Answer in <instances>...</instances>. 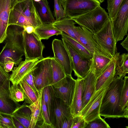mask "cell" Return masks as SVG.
Returning <instances> with one entry per match:
<instances>
[{"mask_svg": "<svg viewBox=\"0 0 128 128\" xmlns=\"http://www.w3.org/2000/svg\"><path fill=\"white\" fill-rule=\"evenodd\" d=\"M124 82L117 76L108 86L103 96L100 114L106 118H128V107L123 110L120 105L121 92Z\"/></svg>", "mask_w": 128, "mask_h": 128, "instance_id": "obj_1", "label": "cell"}, {"mask_svg": "<svg viewBox=\"0 0 128 128\" xmlns=\"http://www.w3.org/2000/svg\"><path fill=\"white\" fill-rule=\"evenodd\" d=\"M70 18L93 34L101 30L109 19L108 13L100 6L83 14Z\"/></svg>", "mask_w": 128, "mask_h": 128, "instance_id": "obj_2", "label": "cell"}, {"mask_svg": "<svg viewBox=\"0 0 128 128\" xmlns=\"http://www.w3.org/2000/svg\"><path fill=\"white\" fill-rule=\"evenodd\" d=\"M93 37L97 48L108 57L113 58L117 52L110 19L101 30L93 34Z\"/></svg>", "mask_w": 128, "mask_h": 128, "instance_id": "obj_3", "label": "cell"}, {"mask_svg": "<svg viewBox=\"0 0 128 128\" xmlns=\"http://www.w3.org/2000/svg\"><path fill=\"white\" fill-rule=\"evenodd\" d=\"M51 59L52 57L48 56L39 60L32 71L34 85L39 92L52 83Z\"/></svg>", "mask_w": 128, "mask_h": 128, "instance_id": "obj_4", "label": "cell"}, {"mask_svg": "<svg viewBox=\"0 0 128 128\" xmlns=\"http://www.w3.org/2000/svg\"><path fill=\"white\" fill-rule=\"evenodd\" d=\"M65 17L71 18L83 14L100 6L98 0H60Z\"/></svg>", "mask_w": 128, "mask_h": 128, "instance_id": "obj_5", "label": "cell"}, {"mask_svg": "<svg viewBox=\"0 0 128 128\" xmlns=\"http://www.w3.org/2000/svg\"><path fill=\"white\" fill-rule=\"evenodd\" d=\"M25 60L41 59L45 46L34 31L28 33L24 30L22 33Z\"/></svg>", "mask_w": 128, "mask_h": 128, "instance_id": "obj_6", "label": "cell"}, {"mask_svg": "<svg viewBox=\"0 0 128 128\" xmlns=\"http://www.w3.org/2000/svg\"><path fill=\"white\" fill-rule=\"evenodd\" d=\"M62 39L70 56L75 76L77 78L83 79L91 68L92 58L89 60L83 57L64 39L62 38Z\"/></svg>", "mask_w": 128, "mask_h": 128, "instance_id": "obj_7", "label": "cell"}, {"mask_svg": "<svg viewBox=\"0 0 128 128\" xmlns=\"http://www.w3.org/2000/svg\"><path fill=\"white\" fill-rule=\"evenodd\" d=\"M116 43L127 35L128 30V0H124L114 19L110 20Z\"/></svg>", "mask_w": 128, "mask_h": 128, "instance_id": "obj_8", "label": "cell"}, {"mask_svg": "<svg viewBox=\"0 0 128 128\" xmlns=\"http://www.w3.org/2000/svg\"><path fill=\"white\" fill-rule=\"evenodd\" d=\"M107 87L96 91L78 115L82 116L87 123L100 116V111L102 101Z\"/></svg>", "mask_w": 128, "mask_h": 128, "instance_id": "obj_9", "label": "cell"}, {"mask_svg": "<svg viewBox=\"0 0 128 128\" xmlns=\"http://www.w3.org/2000/svg\"><path fill=\"white\" fill-rule=\"evenodd\" d=\"M52 48L53 57L60 66L66 76L72 75V69L70 56L62 40L55 38Z\"/></svg>", "mask_w": 128, "mask_h": 128, "instance_id": "obj_10", "label": "cell"}, {"mask_svg": "<svg viewBox=\"0 0 128 128\" xmlns=\"http://www.w3.org/2000/svg\"><path fill=\"white\" fill-rule=\"evenodd\" d=\"M14 7L34 28L43 24L33 0H26L17 3Z\"/></svg>", "mask_w": 128, "mask_h": 128, "instance_id": "obj_11", "label": "cell"}, {"mask_svg": "<svg viewBox=\"0 0 128 128\" xmlns=\"http://www.w3.org/2000/svg\"><path fill=\"white\" fill-rule=\"evenodd\" d=\"M24 30L23 27L16 25H8L4 41L5 45L24 52L22 34Z\"/></svg>", "mask_w": 128, "mask_h": 128, "instance_id": "obj_12", "label": "cell"}, {"mask_svg": "<svg viewBox=\"0 0 128 128\" xmlns=\"http://www.w3.org/2000/svg\"><path fill=\"white\" fill-rule=\"evenodd\" d=\"M76 81L72 75L67 76L66 82L64 84L58 88L53 86L56 97L60 98L70 106L74 92Z\"/></svg>", "mask_w": 128, "mask_h": 128, "instance_id": "obj_13", "label": "cell"}, {"mask_svg": "<svg viewBox=\"0 0 128 128\" xmlns=\"http://www.w3.org/2000/svg\"><path fill=\"white\" fill-rule=\"evenodd\" d=\"M39 60H26L22 61L17 67L14 68L10 75L9 80L13 84H16L28 73L32 71Z\"/></svg>", "mask_w": 128, "mask_h": 128, "instance_id": "obj_14", "label": "cell"}, {"mask_svg": "<svg viewBox=\"0 0 128 128\" xmlns=\"http://www.w3.org/2000/svg\"><path fill=\"white\" fill-rule=\"evenodd\" d=\"M97 79L92 64L90 71L82 79L83 85L81 110L86 105L96 91L95 86Z\"/></svg>", "mask_w": 128, "mask_h": 128, "instance_id": "obj_15", "label": "cell"}, {"mask_svg": "<svg viewBox=\"0 0 128 128\" xmlns=\"http://www.w3.org/2000/svg\"><path fill=\"white\" fill-rule=\"evenodd\" d=\"M117 53L112 58L106 70L97 79L95 86L96 91L107 87L113 80Z\"/></svg>", "mask_w": 128, "mask_h": 128, "instance_id": "obj_16", "label": "cell"}, {"mask_svg": "<svg viewBox=\"0 0 128 128\" xmlns=\"http://www.w3.org/2000/svg\"><path fill=\"white\" fill-rule=\"evenodd\" d=\"M55 128H61L63 121L73 116L70 106L60 98H55L54 109Z\"/></svg>", "mask_w": 128, "mask_h": 128, "instance_id": "obj_17", "label": "cell"}, {"mask_svg": "<svg viewBox=\"0 0 128 128\" xmlns=\"http://www.w3.org/2000/svg\"><path fill=\"white\" fill-rule=\"evenodd\" d=\"M24 52L5 45L0 53V65L2 67L5 63L12 62L17 66L22 61Z\"/></svg>", "mask_w": 128, "mask_h": 128, "instance_id": "obj_18", "label": "cell"}, {"mask_svg": "<svg viewBox=\"0 0 128 128\" xmlns=\"http://www.w3.org/2000/svg\"><path fill=\"white\" fill-rule=\"evenodd\" d=\"M112 58L108 57L98 48L95 50L92 65L97 79L107 68Z\"/></svg>", "mask_w": 128, "mask_h": 128, "instance_id": "obj_19", "label": "cell"}, {"mask_svg": "<svg viewBox=\"0 0 128 128\" xmlns=\"http://www.w3.org/2000/svg\"><path fill=\"white\" fill-rule=\"evenodd\" d=\"M11 0H0V44L6 36L10 10Z\"/></svg>", "mask_w": 128, "mask_h": 128, "instance_id": "obj_20", "label": "cell"}, {"mask_svg": "<svg viewBox=\"0 0 128 128\" xmlns=\"http://www.w3.org/2000/svg\"><path fill=\"white\" fill-rule=\"evenodd\" d=\"M76 33L78 42L93 54L97 48L93 37V34L81 26H76Z\"/></svg>", "mask_w": 128, "mask_h": 128, "instance_id": "obj_21", "label": "cell"}, {"mask_svg": "<svg viewBox=\"0 0 128 128\" xmlns=\"http://www.w3.org/2000/svg\"><path fill=\"white\" fill-rule=\"evenodd\" d=\"M42 96L47 107L51 122L55 128L54 109L56 96L52 85L48 86L42 89Z\"/></svg>", "mask_w": 128, "mask_h": 128, "instance_id": "obj_22", "label": "cell"}, {"mask_svg": "<svg viewBox=\"0 0 128 128\" xmlns=\"http://www.w3.org/2000/svg\"><path fill=\"white\" fill-rule=\"evenodd\" d=\"M76 23L71 18L65 17L60 20H55L52 24L54 27L78 42L76 33Z\"/></svg>", "mask_w": 128, "mask_h": 128, "instance_id": "obj_23", "label": "cell"}, {"mask_svg": "<svg viewBox=\"0 0 128 128\" xmlns=\"http://www.w3.org/2000/svg\"><path fill=\"white\" fill-rule=\"evenodd\" d=\"M76 80L74 92L70 106L71 112L73 116L79 114L81 111L82 106V79L77 78Z\"/></svg>", "mask_w": 128, "mask_h": 128, "instance_id": "obj_24", "label": "cell"}, {"mask_svg": "<svg viewBox=\"0 0 128 128\" xmlns=\"http://www.w3.org/2000/svg\"><path fill=\"white\" fill-rule=\"evenodd\" d=\"M51 66L52 82L54 88L59 87L66 81V76L62 67L53 57H52Z\"/></svg>", "mask_w": 128, "mask_h": 128, "instance_id": "obj_25", "label": "cell"}, {"mask_svg": "<svg viewBox=\"0 0 128 128\" xmlns=\"http://www.w3.org/2000/svg\"><path fill=\"white\" fill-rule=\"evenodd\" d=\"M38 14L43 24H53L55 20L47 0L34 2Z\"/></svg>", "mask_w": 128, "mask_h": 128, "instance_id": "obj_26", "label": "cell"}, {"mask_svg": "<svg viewBox=\"0 0 128 128\" xmlns=\"http://www.w3.org/2000/svg\"><path fill=\"white\" fill-rule=\"evenodd\" d=\"M11 115L19 121L25 128H29L31 112L26 104H24L18 107Z\"/></svg>", "mask_w": 128, "mask_h": 128, "instance_id": "obj_27", "label": "cell"}, {"mask_svg": "<svg viewBox=\"0 0 128 128\" xmlns=\"http://www.w3.org/2000/svg\"><path fill=\"white\" fill-rule=\"evenodd\" d=\"M34 31L41 40H48L55 35H61L63 32L50 24H43L35 28Z\"/></svg>", "mask_w": 128, "mask_h": 128, "instance_id": "obj_28", "label": "cell"}, {"mask_svg": "<svg viewBox=\"0 0 128 128\" xmlns=\"http://www.w3.org/2000/svg\"><path fill=\"white\" fill-rule=\"evenodd\" d=\"M42 89L39 93L37 100L32 104L27 106L31 112V119L29 128H34L37 122L43 120L41 109L42 96Z\"/></svg>", "mask_w": 128, "mask_h": 128, "instance_id": "obj_29", "label": "cell"}, {"mask_svg": "<svg viewBox=\"0 0 128 128\" xmlns=\"http://www.w3.org/2000/svg\"><path fill=\"white\" fill-rule=\"evenodd\" d=\"M128 73V54L124 53L120 55V53L117 52L114 78L117 76L123 78Z\"/></svg>", "mask_w": 128, "mask_h": 128, "instance_id": "obj_30", "label": "cell"}, {"mask_svg": "<svg viewBox=\"0 0 128 128\" xmlns=\"http://www.w3.org/2000/svg\"><path fill=\"white\" fill-rule=\"evenodd\" d=\"M61 35L62 38L64 39L82 56L89 60L92 58L93 54L78 41L63 32Z\"/></svg>", "mask_w": 128, "mask_h": 128, "instance_id": "obj_31", "label": "cell"}, {"mask_svg": "<svg viewBox=\"0 0 128 128\" xmlns=\"http://www.w3.org/2000/svg\"><path fill=\"white\" fill-rule=\"evenodd\" d=\"M20 105L10 98L8 96L0 95V112L11 114Z\"/></svg>", "mask_w": 128, "mask_h": 128, "instance_id": "obj_32", "label": "cell"}, {"mask_svg": "<svg viewBox=\"0 0 128 128\" xmlns=\"http://www.w3.org/2000/svg\"><path fill=\"white\" fill-rule=\"evenodd\" d=\"M19 84L22 90L24 97V104H30L35 102L38 99L39 94H37L23 79Z\"/></svg>", "mask_w": 128, "mask_h": 128, "instance_id": "obj_33", "label": "cell"}, {"mask_svg": "<svg viewBox=\"0 0 128 128\" xmlns=\"http://www.w3.org/2000/svg\"><path fill=\"white\" fill-rule=\"evenodd\" d=\"M8 96L16 102H19L25 100L22 90L19 84H12L10 86L9 89Z\"/></svg>", "mask_w": 128, "mask_h": 128, "instance_id": "obj_34", "label": "cell"}, {"mask_svg": "<svg viewBox=\"0 0 128 128\" xmlns=\"http://www.w3.org/2000/svg\"><path fill=\"white\" fill-rule=\"evenodd\" d=\"M123 0H107V9L109 18L110 20L114 19Z\"/></svg>", "mask_w": 128, "mask_h": 128, "instance_id": "obj_35", "label": "cell"}, {"mask_svg": "<svg viewBox=\"0 0 128 128\" xmlns=\"http://www.w3.org/2000/svg\"><path fill=\"white\" fill-rule=\"evenodd\" d=\"M41 109L43 122L38 128H54L51 122L47 107L42 96Z\"/></svg>", "mask_w": 128, "mask_h": 128, "instance_id": "obj_36", "label": "cell"}, {"mask_svg": "<svg viewBox=\"0 0 128 128\" xmlns=\"http://www.w3.org/2000/svg\"><path fill=\"white\" fill-rule=\"evenodd\" d=\"M120 105L123 110L128 107V77L124 76L120 96Z\"/></svg>", "mask_w": 128, "mask_h": 128, "instance_id": "obj_37", "label": "cell"}, {"mask_svg": "<svg viewBox=\"0 0 128 128\" xmlns=\"http://www.w3.org/2000/svg\"><path fill=\"white\" fill-rule=\"evenodd\" d=\"M110 127L100 116L87 123L85 128H110Z\"/></svg>", "mask_w": 128, "mask_h": 128, "instance_id": "obj_38", "label": "cell"}, {"mask_svg": "<svg viewBox=\"0 0 128 128\" xmlns=\"http://www.w3.org/2000/svg\"><path fill=\"white\" fill-rule=\"evenodd\" d=\"M0 128H15L11 114L0 112Z\"/></svg>", "mask_w": 128, "mask_h": 128, "instance_id": "obj_39", "label": "cell"}, {"mask_svg": "<svg viewBox=\"0 0 128 128\" xmlns=\"http://www.w3.org/2000/svg\"><path fill=\"white\" fill-rule=\"evenodd\" d=\"M10 76V74L6 72L0 65V88L9 90L11 86L9 80Z\"/></svg>", "mask_w": 128, "mask_h": 128, "instance_id": "obj_40", "label": "cell"}, {"mask_svg": "<svg viewBox=\"0 0 128 128\" xmlns=\"http://www.w3.org/2000/svg\"><path fill=\"white\" fill-rule=\"evenodd\" d=\"M54 2L55 20H60L65 17L64 11L61 4L60 0H54Z\"/></svg>", "mask_w": 128, "mask_h": 128, "instance_id": "obj_41", "label": "cell"}, {"mask_svg": "<svg viewBox=\"0 0 128 128\" xmlns=\"http://www.w3.org/2000/svg\"><path fill=\"white\" fill-rule=\"evenodd\" d=\"M87 123L84 118L80 115L73 116L71 128H85Z\"/></svg>", "mask_w": 128, "mask_h": 128, "instance_id": "obj_42", "label": "cell"}, {"mask_svg": "<svg viewBox=\"0 0 128 128\" xmlns=\"http://www.w3.org/2000/svg\"><path fill=\"white\" fill-rule=\"evenodd\" d=\"M32 70L27 74L23 79L26 82L37 94H38L40 92L37 90L34 84L32 75Z\"/></svg>", "mask_w": 128, "mask_h": 128, "instance_id": "obj_43", "label": "cell"}, {"mask_svg": "<svg viewBox=\"0 0 128 128\" xmlns=\"http://www.w3.org/2000/svg\"><path fill=\"white\" fill-rule=\"evenodd\" d=\"M73 116L64 119L62 122L61 128H71Z\"/></svg>", "mask_w": 128, "mask_h": 128, "instance_id": "obj_44", "label": "cell"}, {"mask_svg": "<svg viewBox=\"0 0 128 128\" xmlns=\"http://www.w3.org/2000/svg\"><path fill=\"white\" fill-rule=\"evenodd\" d=\"M14 63L12 62H8L4 63L3 66L4 70L8 73L12 71Z\"/></svg>", "mask_w": 128, "mask_h": 128, "instance_id": "obj_45", "label": "cell"}, {"mask_svg": "<svg viewBox=\"0 0 128 128\" xmlns=\"http://www.w3.org/2000/svg\"><path fill=\"white\" fill-rule=\"evenodd\" d=\"M12 116L13 122L15 128H25L19 121L14 117Z\"/></svg>", "mask_w": 128, "mask_h": 128, "instance_id": "obj_46", "label": "cell"}, {"mask_svg": "<svg viewBox=\"0 0 128 128\" xmlns=\"http://www.w3.org/2000/svg\"><path fill=\"white\" fill-rule=\"evenodd\" d=\"M127 36L124 40L120 44L122 47L125 49L126 50L128 51V35Z\"/></svg>", "mask_w": 128, "mask_h": 128, "instance_id": "obj_47", "label": "cell"}, {"mask_svg": "<svg viewBox=\"0 0 128 128\" xmlns=\"http://www.w3.org/2000/svg\"><path fill=\"white\" fill-rule=\"evenodd\" d=\"M9 90L4 88H0V95L2 96H8Z\"/></svg>", "mask_w": 128, "mask_h": 128, "instance_id": "obj_48", "label": "cell"}, {"mask_svg": "<svg viewBox=\"0 0 128 128\" xmlns=\"http://www.w3.org/2000/svg\"><path fill=\"white\" fill-rule=\"evenodd\" d=\"M16 4V0H11L10 9L12 8Z\"/></svg>", "mask_w": 128, "mask_h": 128, "instance_id": "obj_49", "label": "cell"}, {"mask_svg": "<svg viewBox=\"0 0 128 128\" xmlns=\"http://www.w3.org/2000/svg\"><path fill=\"white\" fill-rule=\"evenodd\" d=\"M25 0H16V4L18 2H21Z\"/></svg>", "mask_w": 128, "mask_h": 128, "instance_id": "obj_50", "label": "cell"}, {"mask_svg": "<svg viewBox=\"0 0 128 128\" xmlns=\"http://www.w3.org/2000/svg\"><path fill=\"white\" fill-rule=\"evenodd\" d=\"M34 2H39L42 0H33Z\"/></svg>", "mask_w": 128, "mask_h": 128, "instance_id": "obj_51", "label": "cell"}, {"mask_svg": "<svg viewBox=\"0 0 128 128\" xmlns=\"http://www.w3.org/2000/svg\"><path fill=\"white\" fill-rule=\"evenodd\" d=\"M101 3H102L103 2H104V0H98Z\"/></svg>", "mask_w": 128, "mask_h": 128, "instance_id": "obj_52", "label": "cell"}]
</instances>
